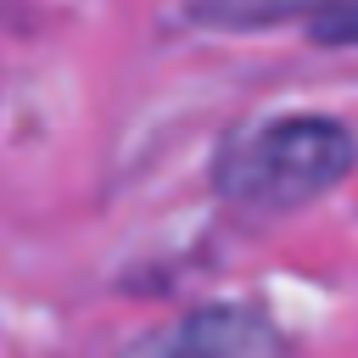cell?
Returning <instances> with one entry per match:
<instances>
[{"mask_svg":"<svg viewBox=\"0 0 358 358\" xmlns=\"http://www.w3.org/2000/svg\"><path fill=\"white\" fill-rule=\"evenodd\" d=\"M352 168H358L352 129L336 117L296 112V117H274V123H257L224 140L213 162V190L235 207L291 213V207L330 196Z\"/></svg>","mask_w":358,"mask_h":358,"instance_id":"1","label":"cell"},{"mask_svg":"<svg viewBox=\"0 0 358 358\" xmlns=\"http://www.w3.org/2000/svg\"><path fill=\"white\" fill-rule=\"evenodd\" d=\"M123 358H285V341L257 308H201L134 341Z\"/></svg>","mask_w":358,"mask_h":358,"instance_id":"2","label":"cell"},{"mask_svg":"<svg viewBox=\"0 0 358 358\" xmlns=\"http://www.w3.org/2000/svg\"><path fill=\"white\" fill-rule=\"evenodd\" d=\"M308 34L324 45H358V0H330L308 17Z\"/></svg>","mask_w":358,"mask_h":358,"instance_id":"3","label":"cell"}]
</instances>
